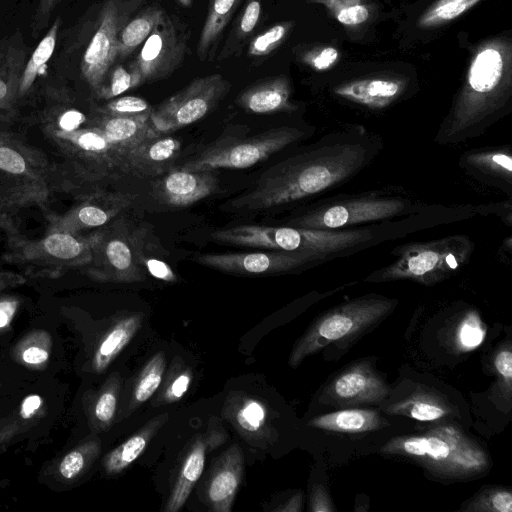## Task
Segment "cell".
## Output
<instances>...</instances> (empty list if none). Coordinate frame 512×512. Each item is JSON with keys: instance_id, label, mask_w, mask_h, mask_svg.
Instances as JSON below:
<instances>
[{"instance_id": "cell-7", "label": "cell", "mask_w": 512, "mask_h": 512, "mask_svg": "<svg viewBox=\"0 0 512 512\" xmlns=\"http://www.w3.org/2000/svg\"><path fill=\"white\" fill-rule=\"evenodd\" d=\"M313 133L314 128L286 125L251 137L223 139L203 149L181 169L212 172L221 168H248Z\"/></svg>"}, {"instance_id": "cell-19", "label": "cell", "mask_w": 512, "mask_h": 512, "mask_svg": "<svg viewBox=\"0 0 512 512\" xmlns=\"http://www.w3.org/2000/svg\"><path fill=\"white\" fill-rule=\"evenodd\" d=\"M291 89L284 77H275L258 82L244 91L237 103L247 112L254 114H271L290 112L295 106L290 102Z\"/></svg>"}, {"instance_id": "cell-10", "label": "cell", "mask_w": 512, "mask_h": 512, "mask_svg": "<svg viewBox=\"0 0 512 512\" xmlns=\"http://www.w3.org/2000/svg\"><path fill=\"white\" fill-rule=\"evenodd\" d=\"M188 38L187 27L165 12L133 61L142 82L166 78L177 70L187 52Z\"/></svg>"}, {"instance_id": "cell-44", "label": "cell", "mask_w": 512, "mask_h": 512, "mask_svg": "<svg viewBox=\"0 0 512 512\" xmlns=\"http://www.w3.org/2000/svg\"><path fill=\"white\" fill-rule=\"evenodd\" d=\"M85 119V115L81 111L66 109L57 117L56 124L49 122L48 127L62 132H71L79 128Z\"/></svg>"}, {"instance_id": "cell-18", "label": "cell", "mask_w": 512, "mask_h": 512, "mask_svg": "<svg viewBox=\"0 0 512 512\" xmlns=\"http://www.w3.org/2000/svg\"><path fill=\"white\" fill-rule=\"evenodd\" d=\"M403 83L395 79H362L341 84L334 93L351 103L371 110L392 105L401 95Z\"/></svg>"}, {"instance_id": "cell-5", "label": "cell", "mask_w": 512, "mask_h": 512, "mask_svg": "<svg viewBox=\"0 0 512 512\" xmlns=\"http://www.w3.org/2000/svg\"><path fill=\"white\" fill-rule=\"evenodd\" d=\"M422 203L392 191H371L351 195L324 198L313 207L291 218L287 225L320 229L340 230L379 221H391L398 217L415 216Z\"/></svg>"}, {"instance_id": "cell-52", "label": "cell", "mask_w": 512, "mask_h": 512, "mask_svg": "<svg viewBox=\"0 0 512 512\" xmlns=\"http://www.w3.org/2000/svg\"><path fill=\"white\" fill-rule=\"evenodd\" d=\"M48 352L42 348L31 346L24 350L22 358L26 363L39 364L48 359Z\"/></svg>"}, {"instance_id": "cell-49", "label": "cell", "mask_w": 512, "mask_h": 512, "mask_svg": "<svg viewBox=\"0 0 512 512\" xmlns=\"http://www.w3.org/2000/svg\"><path fill=\"white\" fill-rule=\"evenodd\" d=\"M145 265L150 274L160 280L168 282H174L176 280V275L174 274L172 269L165 262L159 259H146Z\"/></svg>"}, {"instance_id": "cell-1", "label": "cell", "mask_w": 512, "mask_h": 512, "mask_svg": "<svg viewBox=\"0 0 512 512\" xmlns=\"http://www.w3.org/2000/svg\"><path fill=\"white\" fill-rule=\"evenodd\" d=\"M382 149V138L361 125L335 129L270 167L227 206L249 212L312 199L353 179Z\"/></svg>"}, {"instance_id": "cell-53", "label": "cell", "mask_w": 512, "mask_h": 512, "mask_svg": "<svg viewBox=\"0 0 512 512\" xmlns=\"http://www.w3.org/2000/svg\"><path fill=\"white\" fill-rule=\"evenodd\" d=\"M42 399L38 395H30L26 397L21 406V415L23 418H29L34 412L40 408Z\"/></svg>"}, {"instance_id": "cell-51", "label": "cell", "mask_w": 512, "mask_h": 512, "mask_svg": "<svg viewBox=\"0 0 512 512\" xmlns=\"http://www.w3.org/2000/svg\"><path fill=\"white\" fill-rule=\"evenodd\" d=\"M337 59L338 51L333 47H326L308 61L316 70L322 71L331 67Z\"/></svg>"}, {"instance_id": "cell-24", "label": "cell", "mask_w": 512, "mask_h": 512, "mask_svg": "<svg viewBox=\"0 0 512 512\" xmlns=\"http://www.w3.org/2000/svg\"><path fill=\"white\" fill-rule=\"evenodd\" d=\"M149 121L150 115H108L101 121L98 128L114 148L132 149L148 137Z\"/></svg>"}, {"instance_id": "cell-40", "label": "cell", "mask_w": 512, "mask_h": 512, "mask_svg": "<svg viewBox=\"0 0 512 512\" xmlns=\"http://www.w3.org/2000/svg\"><path fill=\"white\" fill-rule=\"evenodd\" d=\"M289 29L287 23H279L251 40L248 46V55L263 57L274 51L284 40Z\"/></svg>"}, {"instance_id": "cell-29", "label": "cell", "mask_w": 512, "mask_h": 512, "mask_svg": "<svg viewBox=\"0 0 512 512\" xmlns=\"http://www.w3.org/2000/svg\"><path fill=\"white\" fill-rule=\"evenodd\" d=\"M180 141L166 137L158 140H147L130 149L133 164L142 168H157L172 160L180 149Z\"/></svg>"}, {"instance_id": "cell-9", "label": "cell", "mask_w": 512, "mask_h": 512, "mask_svg": "<svg viewBox=\"0 0 512 512\" xmlns=\"http://www.w3.org/2000/svg\"><path fill=\"white\" fill-rule=\"evenodd\" d=\"M100 233L84 238L75 233L49 232L44 238L30 241L13 237L8 244L7 261L43 268H67L89 264Z\"/></svg>"}, {"instance_id": "cell-32", "label": "cell", "mask_w": 512, "mask_h": 512, "mask_svg": "<svg viewBox=\"0 0 512 512\" xmlns=\"http://www.w3.org/2000/svg\"><path fill=\"white\" fill-rule=\"evenodd\" d=\"M480 0H438L420 18L419 25L423 28L449 22L472 8Z\"/></svg>"}, {"instance_id": "cell-39", "label": "cell", "mask_w": 512, "mask_h": 512, "mask_svg": "<svg viewBox=\"0 0 512 512\" xmlns=\"http://www.w3.org/2000/svg\"><path fill=\"white\" fill-rule=\"evenodd\" d=\"M107 264L120 276H130L134 270L132 251L121 239H111L104 247Z\"/></svg>"}, {"instance_id": "cell-41", "label": "cell", "mask_w": 512, "mask_h": 512, "mask_svg": "<svg viewBox=\"0 0 512 512\" xmlns=\"http://www.w3.org/2000/svg\"><path fill=\"white\" fill-rule=\"evenodd\" d=\"M151 111L149 103L136 96L115 98L104 107V112L108 115L141 116L150 115Z\"/></svg>"}, {"instance_id": "cell-34", "label": "cell", "mask_w": 512, "mask_h": 512, "mask_svg": "<svg viewBox=\"0 0 512 512\" xmlns=\"http://www.w3.org/2000/svg\"><path fill=\"white\" fill-rule=\"evenodd\" d=\"M19 62L16 56L8 54L0 56V110L10 108L18 95L20 76Z\"/></svg>"}, {"instance_id": "cell-33", "label": "cell", "mask_w": 512, "mask_h": 512, "mask_svg": "<svg viewBox=\"0 0 512 512\" xmlns=\"http://www.w3.org/2000/svg\"><path fill=\"white\" fill-rule=\"evenodd\" d=\"M464 510L472 512H511L512 492L504 487L484 489L469 501Z\"/></svg>"}, {"instance_id": "cell-12", "label": "cell", "mask_w": 512, "mask_h": 512, "mask_svg": "<svg viewBox=\"0 0 512 512\" xmlns=\"http://www.w3.org/2000/svg\"><path fill=\"white\" fill-rule=\"evenodd\" d=\"M195 261L226 273L267 275L303 270L329 260L309 253L271 250L268 252L201 254L195 258Z\"/></svg>"}, {"instance_id": "cell-16", "label": "cell", "mask_w": 512, "mask_h": 512, "mask_svg": "<svg viewBox=\"0 0 512 512\" xmlns=\"http://www.w3.org/2000/svg\"><path fill=\"white\" fill-rule=\"evenodd\" d=\"M243 457L240 447L232 445L217 461L207 485V502L216 512H229L242 481Z\"/></svg>"}, {"instance_id": "cell-11", "label": "cell", "mask_w": 512, "mask_h": 512, "mask_svg": "<svg viewBox=\"0 0 512 512\" xmlns=\"http://www.w3.org/2000/svg\"><path fill=\"white\" fill-rule=\"evenodd\" d=\"M133 1V0H132ZM132 1L108 0L100 13L99 25L87 46L81 71L96 92L103 86L108 72L118 57V38L133 11Z\"/></svg>"}, {"instance_id": "cell-42", "label": "cell", "mask_w": 512, "mask_h": 512, "mask_svg": "<svg viewBox=\"0 0 512 512\" xmlns=\"http://www.w3.org/2000/svg\"><path fill=\"white\" fill-rule=\"evenodd\" d=\"M119 392V383L105 390L97 399L94 414L101 424H109L114 417Z\"/></svg>"}, {"instance_id": "cell-8", "label": "cell", "mask_w": 512, "mask_h": 512, "mask_svg": "<svg viewBox=\"0 0 512 512\" xmlns=\"http://www.w3.org/2000/svg\"><path fill=\"white\" fill-rule=\"evenodd\" d=\"M230 88L231 84L221 74L197 77L153 109L150 123L158 132L190 125L210 113Z\"/></svg>"}, {"instance_id": "cell-46", "label": "cell", "mask_w": 512, "mask_h": 512, "mask_svg": "<svg viewBox=\"0 0 512 512\" xmlns=\"http://www.w3.org/2000/svg\"><path fill=\"white\" fill-rule=\"evenodd\" d=\"M337 20L346 26H355L365 22L369 17V10L367 7L355 4L342 8L337 13Z\"/></svg>"}, {"instance_id": "cell-43", "label": "cell", "mask_w": 512, "mask_h": 512, "mask_svg": "<svg viewBox=\"0 0 512 512\" xmlns=\"http://www.w3.org/2000/svg\"><path fill=\"white\" fill-rule=\"evenodd\" d=\"M192 379V373L189 369L181 370L168 383L164 394L163 401L171 403L178 401L187 392Z\"/></svg>"}, {"instance_id": "cell-3", "label": "cell", "mask_w": 512, "mask_h": 512, "mask_svg": "<svg viewBox=\"0 0 512 512\" xmlns=\"http://www.w3.org/2000/svg\"><path fill=\"white\" fill-rule=\"evenodd\" d=\"M381 451L408 457L431 473L449 479H465L490 466L487 452L457 426L442 424L419 435L397 436Z\"/></svg>"}, {"instance_id": "cell-54", "label": "cell", "mask_w": 512, "mask_h": 512, "mask_svg": "<svg viewBox=\"0 0 512 512\" xmlns=\"http://www.w3.org/2000/svg\"><path fill=\"white\" fill-rule=\"evenodd\" d=\"M16 309V302L2 301L0 302V328L6 326L11 320Z\"/></svg>"}, {"instance_id": "cell-55", "label": "cell", "mask_w": 512, "mask_h": 512, "mask_svg": "<svg viewBox=\"0 0 512 512\" xmlns=\"http://www.w3.org/2000/svg\"><path fill=\"white\" fill-rule=\"evenodd\" d=\"M302 505V496L301 494H297L292 497L285 506L277 508L279 511H300Z\"/></svg>"}, {"instance_id": "cell-47", "label": "cell", "mask_w": 512, "mask_h": 512, "mask_svg": "<svg viewBox=\"0 0 512 512\" xmlns=\"http://www.w3.org/2000/svg\"><path fill=\"white\" fill-rule=\"evenodd\" d=\"M84 466V456L79 451L67 454L60 464V473L66 479L75 477Z\"/></svg>"}, {"instance_id": "cell-23", "label": "cell", "mask_w": 512, "mask_h": 512, "mask_svg": "<svg viewBox=\"0 0 512 512\" xmlns=\"http://www.w3.org/2000/svg\"><path fill=\"white\" fill-rule=\"evenodd\" d=\"M167 420V413L154 417L124 443L112 450L104 461L106 471L115 474L130 466L143 453L151 439Z\"/></svg>"}, {"instance_id": "cell-20", "label": "cell", "mask_w": 512, "mask_h": 512, "mask_svg": "<svg viewBox=\"0 0 512 512\" xmlns=\"http://www.w3.org/2000/svg\"><path fill=\"white\" fill-rule=\"evenodd\" d=\"M314 428L339 433H364L388 425L378 411L372 409H342L319 415L308 422Z\"/></svg>"}, {"instance_id": "cell-50", "label": "cell", "mask_w": 512, "mask_h": 512, "mask_svg": "<svg viewBox=\"0 0 512 512\" xmlns=\"http://www.w3.org/2000/svg\"><path fill=\"white\" fill-rule=\"evenodd\" d=\"M60 1L61 0H39L33 19V27L35 30H41L46 26L53 9Z\"/></svg>"}, {"instance_id": "cell-28", "label": "cell", "mask_w": 512, "mask_h": 512, "mask_svg": "<svg viewBox=\"0 0 512 512\" xmlns=\"http://www.w3.org/2000/svg\"><path fill=\"white\" fill-rule=\"evenodd\" d=\"M164 13L165 11L158 5H151L127 21L119 34L118 57L129 56L143 44Z\"/></svg>"}, {"instance_id": "cell-45", "label": "cell", "mask_w": 512, "mask_h": 512, "mask_svg": "<svg viewBox=\"0 0 512 512\" xmlns=\"http://www.w3.org/2000/svg\"><path fill=\"white\" fill-rule=\"evenodd\" d=\"M493 364L497 374L510 390L512 381V352L510 347L499 350L494 357Z\"/></svg>"}, {"instance_id": "cell-37", "label": "cell", "mask_w": 512, "mask_h": 512, "mask_svg": "<svg viewBox=\"0 0 512 512\" xmlns=\"http://www.w3.org/2000/svg\"><path fill=\"white\" fill-rule=\"evenodd\" d=\"M485 326L475 311L465 314L459 323L456 332V343L463 351H470L478 347L485 337Z\"/></svg>"}, {"instance_id": "cell-14", "label": "cell", "mask_w": 512, "mask_h": 512, "mask_svg": "<svg viewBox=\"0 0 512 512\" xmlns=\"http://www.w3.org/2000/svg\"><path fill=\"white\" fill-rule=\"evenodd\" d=\"M225 438L222 429H212L191 443L166 502V512H177L183 507L203 472L207 451L221 445Z\"/></svg>"}, {"instance_id": "cell-36", "label": "cell", "mask_w": 512, "mask_h": 512, "mask_svg": "<svg viewBox=\"0 0 512 512\" xmlns=\"http://www.w3.org/2000/svg\"><path fill=\"white\" fill-rule=\"evenodd\" d=\"M267 411L258 400L245 398L234 413L235 425L243 432H259L266 422Z\"/></svg>"}, {"instance_id": "cell-26", "label": "cell", "mask_w": 512, "mask_h": 512, "mask_svg": "<svg viewBox=\"0 0 512 512\" xmlns=\"http://www.w3.org/2000/svg\"><path fill=\"white\" fill-rule=\"evenodd\" d=\"M241 0H211L206 20L197 44V55L201 61L207 59L229 23Z\"/></svg>"}, {"instance_id": "cell-38", "label": "cell", "mask_w": 512, "mask_h": 512, "mask_svg": "<svg viewBox=\"0 0 512 512\" xmlns=\"http://www.w3.org/2000/svg\"><path fill=\"white\" fill-rule=\"evenodd\" d=\"M261 3L262 0H246L244 10L230 39L231 42L224 47V52L230 49L228 54L231 53L239 42L244 41L254 31L261 15Z\"/></svg>"}, {"instance_id": "cell-27", "label": "cell", "mask_w": 512, "mask_h": 512, "mask_svg": "<svg viewBox=\"0 0 512 512\" xmlns=\"http://www.w3.org/2000/svg\"><path fill=\"white\" fill-rule=\"evenodd\" d=\"M142 324V316L131 315L119 321L101 341L95 356L94 368L104 370L133 339Z\"/></svg>"}, {"instance_id": "cell-48", "label": "cell", "mask_w": 512, "mask_h": 512, "mask_svg": "<svg viewBox=\"0 0 512 512\" xmlns=\"http://www.w3.org/2000/svg\"><path fill=\"white\" fill-rule=\"evenodd\" d=\"M309 509L314 512H331L335 510L324 486L316 485L313 488Z\"/></svg>"}, {"instance_id": "cell-15", "label": "cell", "mask_w": 512, "mask_h": 512, "mask_svg": "<svg viewBox=\"0 0 512 512\" xmlns=\"http://www.w3.org/2000/svg\"><path fill=\"white\" fill-rule=\"evenodd\" d=\"M458 165L470 177L511 196L512 153L509 146L467 151L459 158Z\"/></svg>"}, {"instance_id": "cell-35", "label": "cell", "mask_w": 512, "mask_h": 512, "mask_svg": "<svg viewBox=\"0 0 512 512\" xmlns=\"http://www.w3.org/2000/svg\"><path fill=\"white\" fill-rule=\"evenodd\" d=\"M143 84L141 74L134 62L124 66H117L110 75L109 82L98 91V96L104 99L114 98L123 92Z\"/></svg>"}, {"instance_id": "cell-2", "label": "cell", "mask_w": 512, "mask_h": 512, "mask_svg": "<svg viewBox=\"0 0 512 512\" xmlns=\"http://www.w3.org/2000/svg\"><path fill=\"white\" fill-rule=\"evenodd\" d=\"M386 222L340 230H320L295 226L238 225L215 231L212 238L220 243L271 250L318 255L329 261L399 237L406 226Z\"/></svg>"}, {"instance_id": "cell-25", "label": "cell", "mask_w": 512, "mask_h": 512, "mask_svg": "<svg viewBox=\"0 0 512 512\" xmlns=\"http://www.w3.org/2000/svg\"><path fill=\"white\" fill-rule=\"evenodd\" d=\"M386 411L419 421H436L450 415L452 407L440 396L422 391L390 405Z\"/></svg>"}, {"instance_id": "cell-31", "label": "cell", "mask_w": 512, "mask_h": 512, "mask_svg": "<svg viewBox=\"0 0 512 512\" xmlns=\"http://www.w3.org/2000/svg\"><path fill=\"white\" fill-rule=\"evenodd\" d=\"M164 370L165 354L159 352L147 362L140 373L134 386L130 408H135L154 394L161 384Z\"/></svg>"}, {"instance_id": "cell-4", "label": "cell", "mask_w": 512, "mask_h": 512, "mask_svg": "<svg viewBox=\"0 0 512 512\" xmlns=\"http://www.w3.org/2000/svg\"><path fill=\"white\" fill-rule=\"evenodd\" d=\"M474 251L475 244L466 235L405 243L391 251L395 257L391 263L371 272L363 281L411 280L422 285H434L464 268Z\"/></svg>"}, {"instance_id": "cell-21", "label": "cell", "mask_w": 512, "mask_h": 512, "mask_svg": "<svg viewBox=\"0 0 512 512\" xmlns=\"http://www.w3.org/2000/svg\"><path fill=\"white\" fill-rule=\"evenodd\" d=\"M503 65L502 55L497 49L489 47L480 51L468 71V87L474 96H471L470 100L461 103L455 109L472 99L488 98V95L494 92L500 84Z\"/></svg>"}, {"instance_id": "cell-17", "label": "cell", "mask_w": 512, "mask_h": 512, "mask_svg": "<svg viewBox=\"0 0 512 512\" xmlns=\"http://www.w3.org/2000/svg\"><path fill=\"white\" fill-rule=\"evenodd\" d=\"M216 188L217 180L211 172L180 169L161 181L160 193L167 204L186 207L208 197Z\"/></svg>"}, {"instance_id": "cell-56", "label": "cell", "mask_w": 512, "mask_h": 512, "mask_svg": "<svg viewBox=\"0 0 512 512\" xmlns=\"http://www.w3.org/2000/svg\"><path fill=\"white\" fill-rule=\"evenodd\" d=\"M176 1L184 7H189L192 3V0H176Z\"/></svg>"}, {"instance_id": "cell-6", "label": "cell", "mask_w": 512, "mask_h": 512, "mask_svg": "<svg viewBox=\"0 0 512 512\" xmlns=\"http://www.w3.org/2000/svg\"><path fill=\"white\" fill-rule=\"evenodd\" d=\"M397 301L381 295H365L321 315L297 341L289 364L298 366L306 357L330 344L351 339L384 319Z\"/></svg>"}, {"instance_id": "cell-30", "label": "cell", "mask_w": 512, "mask_h": 512, "mask_svg": "<svg viewBox=\"0 0 512 512\" xmlns=\"http://www.w3.org/2000/svg\"><path fill=\"white\" fill-rule=\"evenodd\" d=\"M58 29L59 19H56L49 31L35 48L22 72L18 88V96H23L31 88L42 67L51 58L56 45Z\"/></svg>"}, {"instance_id": "cell-13", "label": "cell", "mask_w": 512, "mask_h": 512, "mask_svg": "<svg viewBox=\"0 0 512 512\" xmlns=\"http://www.w3.org/2000/svg\"><path fill=\"white\" fill-rule=\"evenodd\" d=\"M390 389L367 362H358L341 371L327 386L328 402L336 405L379 403Z\"/></svg>"}, {"instance_id": "cell-22", "label": "cell", "mask_w": 512, "mask_h": 512, "mask_svg": "<svg viewBox=\"0 0 512 512\" xmlns=\"http://www.w3.org/2000/svg\"><path fill=\"white\" fill-rule=\"evenodd\" d=\"M116 206L109 207L92 199L75 206L66 214L49 217V232L75 233L82 229L100 227L107 223L118 211Z\"/></svg>"}]
</instances>
